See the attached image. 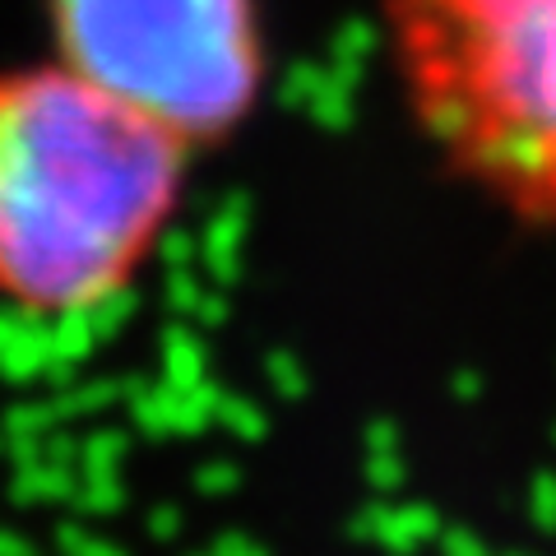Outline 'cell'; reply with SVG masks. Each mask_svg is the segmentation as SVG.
<instances>
[{
	"label": "cell",
	"mask_w": 556,
	"mask_h": 556,
	"mask_svg": "<svg viewBox=\"0 0 556 556\" xmlns=\"http://www.w3.org/2000/svg\"><path fill=\"white\" fill-rule=\"evenodd\" d=\"M195 149L65 61L0 70V298L79 320L163 247Z\"/></svg>",
	"instance_id": "6da1fadb"
},
{
	"label": "cell",
	"mask_w": 556,
	"mask_h": 556,
	"mask_svg": "<svg viewBox=\"0 0 556 556\" xmlns=\"http://www.w3.org/2000/svg\"><path fill=\"white\" fill-rule=\"evenodd\" d=\"M56 61L208 153L237 139L269 84L260 0H47Z\"/></svg>",
	"instance_id": "3957f363"
},
{
	"label": "cell",
	"mask_w": 556,
	"mask_h": 556,
	"mask_svg": "<svg viewBox=\"0 0 556 556\" xmlns=\"http://www.w3.org/2000/svg\"><path fill=\"white\" fill-rule=\"evenodd\" d=\"M380 38L441 167L556 237V0H380Z\"/></svg>",
	"instance_id": "7a4b0ae2"
}]
</instances>
